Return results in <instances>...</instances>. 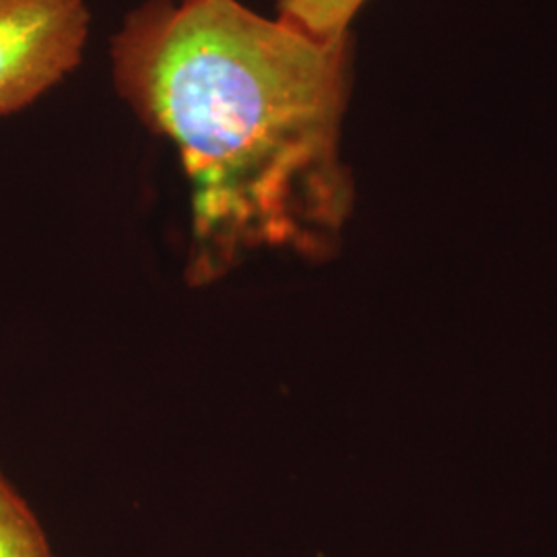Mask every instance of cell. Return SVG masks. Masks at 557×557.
Here are the masks:
<instances>
[{
  "label": "cell",
  "mask_w": 557,
  "mask_h": 557,
  "mask_svg": "<svg viewBox=\"0 0 557 557\" xmlns=\"http://www.w3.org/2000/svg\"><path fill=\"white\" fill-rule=\"evenodd\" d=\"M114 81L178 147L190 186L186 278L260 250L335 257L356 205L343 161L354 38H319L236 0H149L112 40Z\"/></svg>",
  "instance_id": "cell-1"
},
{
  "label": "cell",
  "mask_w": 557,
  "mask_h": 557,
  "mask_svg": "<svg viewBox=\"0 0 557 557\" xmlns=\"http://www.w3.org/2000/svg\"><path fill=\"white\" fill-rule=\"evenodd\" d=\"M83 0H0V116L15 114L79 66Z\"/></svg>",
  "instance_id": "cell-2"
},
{
  "label": "cell",
  "mask_w": 557,
  "mask_h": 557,
  "mask_svg": "<svg viewBox=\"0 0 557 557\" xmlns=\"http://www.w3.org/2000/svg\"><path fill=\"white\" fill-rule=\"evenodd\" d=\"M0 557H54L40 520L0 471Z\"/></svg>",
  "instance_id": "cell-3"
},
{
  "label": "cell",
  "mask_w": 557,
  "mask_h": 557,
  "mask_svg": "<svg viewBox=\"0 0 557 557\" xmlns=\"http://www.w3.org/2000/svg\"><path fill=\"white\" fill-rule=\"evenodd\" d=\"M366 0H277L278 20L319 38H338L349 34Z\"/></svg>",
  "instance_id": "cell-4"
}]
</instances>
